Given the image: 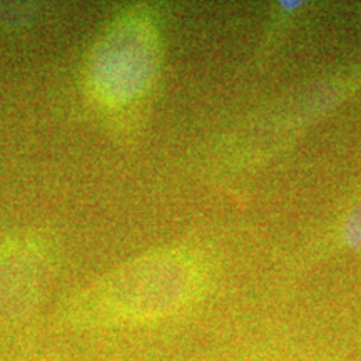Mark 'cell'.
I'll use <instances>...</instances> for the list:
<instances>
[{
  "mask_svg": "<svg viewBox=\"0 0 361 361\" xmlns=\"http://www.w3.org/2000/svg\"><path fill=\"white\" fill-rule=\"evenodd\" d=\"M361 94V61L336 66L259 104L221 142L229 173L255 174L286 154L308 130Z\"/></svg>",
  "mask_w": 361,
  "mask_h": 361,
  "instance_id": "1",
  "label": "cell"
},
{
  "mask_svg": "<svg viewBox=\"0 0 361 361\" xmlns=\"http://www.w3.org/2000/svg\"><path fill=\"white\" fill-rule=\"evenodd\" d=\"M214 273L213 255L200 246L154 247L111 271L90 290L89 303L114 322H157L197 303Z\"/></svg>",
  "mask_w": 361,
  "mask_h": 361,
  "instance_id": "2",
  "label": "cell"
},
{
  "mask_svg": "<svg viewBox=\"0 0 361 361\" xmlns=\"http://www.w3.org/2000/svg\"><path fill=\"white\" fill-rule=\"evenodd\" d=\"M164 66L159 13L149 6L124 8L97 39L87 64L94 101L112 111L130 109L156 89Z\"/></svg>",
  "mask_w": 361,
  "mask_h": 361,
  "instance_id": "3",
  "label": "cell"
},
{
  "mask_svg": "<svg viewBox=\"0 0 361 361\" xmlns=\"http://www.w3.org/2000/svg\"><path fill=\"white\" fill-rule=\"evenodd\" d=\"M56 250L47 238L20 234L0 245V313L30 311L52 276Z\"/></svg>",
  "mask_w": 361,
  "mask_h": 361,
  "instance_id": "4",
  "label": "cell"
},
{
  "mask_svg": "<svg viewBox=\"0 0 361 361\" xmlns=\"http://www.w3.org/2000/svg\"><path fill=\"white\" fill-rule=\"evenodd\" d=\"M346 255H361V186L288 263L291 273H301L311 266Z\"/></svg>",
  "mask_w": 361,
  "mask_h": 361,
  "instance_id": "5",
  "label": "cell"
},
{
  "mask_svg": "<svg viewBox=\"0 0 361 361\" xmlns=\"http://www.w3.org/2000/svg\"><path fill=\"white\" fill-rule=\"evenodd\" d=\"M308 2H301V0H278L271 7V17L268 29L259 42L258 49V61L264 62L266 59L273 56L278 45L281 44L286 29L293 24V20L300 16L301 12L306 11Z\"/></svg>",
  "mask_w": 361,
  "mask_h": 361,
  "instance_id": "6",
  "label": "cell"
}]
</instances>
